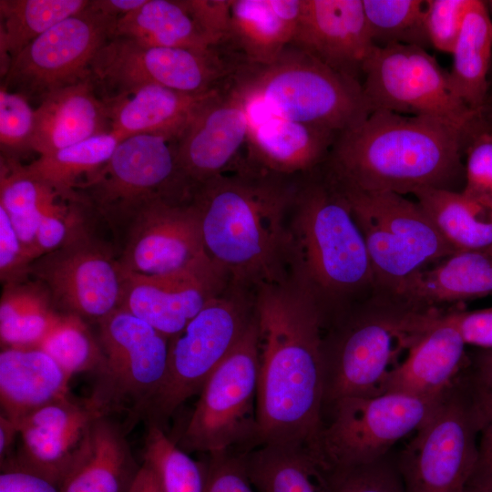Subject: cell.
Here are the masks:
<instances>
[{"mask_svg":"<svg viewBox=\"0 0 492 492\" xmlns=\"http://www.w3.org/2000/svg\"><path fill=\"white\" fill-rule=\"evenodd\" d=\"M253 307L260 362L257 446H301L319 462L324 313L289 276L257 286Z\"/></svg>","mask_w":492,"mask_h":492,"instance_id":"obj_1","label":"cell"},{"mask_svg":"<svg viewBox=\"0 0 492 492\" xmlns=\"http://www.w3.org/2000/svg\"><path fill=\"white\" fill-rule=\"evenodd\" d=\"M300 177L242 159L193 189L205 252L231 284L253 291L288 276V218Z\"/></svg>","mask_w":492,"mask_h":492,"instance_id":"obj_2","label":"cell"},{"mask_svg":"<svg viewBox=\"0 0 492 492\" xmlns=\"http://www.w3.org/2000/svg\"><path fill=\"white\" fill-rule=\"evenodd\" d=\"M462 126L430 116L373 111L337 135L323 166L341 185L363 191H460Z\"/></svg>","mask_w":492,"mask_h":492,"instance_id":"obj_3","label":"cell"},{"mask_svg":"<svg viewBox=\"0 0 492 492\" xmlns=\"http://www.w3.org/2000/svg\"><path fill=\"white\" fill-rule=\"evenodd\" d=\"M288 276L326 323L376 296L374 273L350 202L323 165L300 177L288 218Z\"/></svg>","mask_w":492,"mask_h":492,"instance_id":"obj_4","label":"cell"},{"mask_svg":"<svg viewBox=\"0 0 492 492\" xmlns=\"http://www.w3.org/2000/svg\"><path fill=\"white\" fill-rule=\"evenodd\" d=\"M434 312L374 297L328 324L323 334V411L334 402L383 394L400 354L428 326Z\"/></svg>","mask_w":492,"mask_h":492,"instance_id":"obj_5","label":"cell"},{"mask_svg":"<svg viewBox=\"0 0 492 492\" xmlns=\"http://www.w3.org/2000/svg\"><path fill=\"white\" fill-rule=\"evenodd\" d=\"M231 87L250 107L261 104L271 115L337 134L370 113L361 82L292 46L269 64L243 66Z\"/></svg>","mask_w":492,"mask_h":492,"instance_id":"obj_6","label":"cell"},{"mask_svg":"<svg viewBox=\"0 0 492 492\" xmlns=\"http://www.w3.org/2000/svg\"><path fill=\"white\" fill-rule=\"evenodd\" d=\"M485 413L469 366L395 458L407 492H465L476 469Z\"/></svg>","mask_w":492,"mask_h":492,"instance_id":"obj_7","label":"cell"},{"mask_svg":"<svg viewBox=\"0 0 492 492\" xmlns=\"http://www.w3.org/2000/svg\"><path fill=\"white\" fill-rule=\"evenodd\" d=\"M254 315L253 292L229 284L169 339L164 380L143 409L148 425L164 429L178 408L204 384L243 336Z\"/></svg>","mask_w":492,"mask_h":492,"instance_id":"obj_8","label":"cell"},{"mask_svg":"<svg viewBox=\"0 0 492 492\" xmlns=\"http://www.w3.org/2000/svg\"><path fill=\"white\" fill-rule=\"evenodd\" d=\"M341 186L364 235L377 297L396 301L417 272L456 252L417 201L388 191Z\"/></svg>","mask_w":492,"mask_h":492,"instance_id":"obj_9","label":"cell"},{"mask_svg":"<svg viewBox=\"0 0 492 492\" xmlns=\"http://www.w3.org/2000/svg\"><path fill=\"white\" fill-rule=\"evenodd\" d=\"M241 67L222 47H161L114 36L94 58L91 77L97 88L108 91L103 99L146 85L204 95L228 87Z\"/></svg>","mask_w":492,"mask_h":492,"instance_id":"obj_10","label":"cell"},{"mask_svg":"<svg viewBox=\"0 0 492 492\" xmlns=\"http://www.w3.org/2000/svg\"><path fill=\"white\" fill-rule=\"evenodd\" d=\"M113 228L158 200H188L192 188L178 166L175 141L141 134L118 143L107 163L76 189Z\"/></svg>","mask_w":492,"mask_h":492,"instance_id":"obj_11","label":"cell"},{"mask_svg":"<svg viewBox=\"0 0 492 492\" xmlns=\"http://www.w3.org/2000/svg\"><path fill=\"white\" fill-rule=\"evenodd\" d=\"M259 366L258 328L253 315L240 342L200 390L177 444L182 450L210 455L257 446Z\"/></svg>","mask_w":492,"mask_h":492,"instance_id":"obj_12","label":"cell"},{"mask_svg":"<svg viewBox=\"0 0 492 492\" xmlns=\"http://www.w3.org/2000/svg\"><path fill=\"white\" fill-rule=\"evenodd\" d=\"M97 324L101 359L89 398L105 415L128 412L134 421L164 380L169 339L121 308Z\"/></svg>","mask_w":492,"mask_h":492,"instance_id":"obj_13","label":"cell"},{"mask_svg":"<svg viewBox=\"0 0 492 492\" xmlns=\"http://www.w3.org/2000/svg\"><path fill=\"white\" fill-rule=\"evenodd\" d=\"M439 399L386 392L334 402L323 411L328 418L319 437L320 467L354 466L385 456L423 424Z\"/></svg>","mask_w":492,"mask_h":492,"instance_id":"obj_14","label":"cell"},{"mask_svg":"<svg viewBox=\"0 0 492 492\" xmlns=\"http://www.w3.org/2000/svg\"><path fill=\"white\" fill-rule=\"evenodd\" d=\"M117 21L89 3L16 55L1 86L40 103L49 94L90 77L94 58L115 36Z\"/></svg>","mask_w":492,"mask_h":492,"instance_id":"obj_15","label":"cell"},{"mask_svg":"<svg viewBox=\"0 0 492 492\" xmlns=\"http://www.w3.org/2000/svg\"><path fill=\"white\" fill-rule=\"evenodd\" d=\"M362 88L370 112L430 116L460 125L474 113L455 92L449 72L417 46H375Z\"/></svg>","mask_w":492,"mask_h":492,"instance_id":"obj_16","label":"cell"},{"mask_svg":"<svg viewBox=\"0 0 492 492\" xmlns=\"http://www.w3.org/2000/svg\"><path fill=\"white\" fill-rule=\"evenodd\" d=\"M54 308L97 323L119 309L124 272L118 255L87 227L28 267Z\"/></svg>","mask_w":492,"mask_h":492,"instance_id":"obj_17","label":"cell"},{"mask_svg":"<svg viewBox=\"0 0 492 492\" xmlns=\"http://www.w3.org/2000/svg\"><path fill=\"white\" fill-rule=\"evenodd\" d=\"M124 229L118 254L124 273L165 275L213 265L204 250L191 199L154 200L141 208Z\"/></svg>","mask_w":492,"mask_h":492,"instance_id":"obj_18","label":"cell"},{"mask_svg":"<svg viewBox=\"0 0 492 492\" xmlns=\"http://www.w3.org/2000/svg\"><path fill=\"white\" fill-rule=\"evenodd\" d=\"M250 106L231 84L210 95L175 141L180 172L192 188L235 169L247 145Z\"/></svg>","mask_w":492,"mask_h":492,"instance_id":"obj_19","label":"cell"},{"mask_svg":"<svg viewBox=\"0 0 492 492\" xmlns=\"http://www.w3.org/2000/svg\"><path fill=\"white\" fill-rule=\"evenodd\" d=\"M229 284L214 265L165 275L124 273L119 308L170 339Z\"/></svg>","mask_w":492,"mask_h":492,"instance_id":"obj_20","label":"cell"},{"mask_svg":"<svg viewBox=\"0 0 492 492\" xmlns=\"http://www.w3.org/2000/svg\"><path fill=\"white\" fill-rule=\"evenodd\" d=\"M102 415L89 397L68 394L48 403L17 423L20 449L10 457L61 487L91 424Z\"/></svg>","mask_w":492,"mask_h":492,"instance_id":"obj_21","label":"cell"},{"mask_svg":"<svg viewBox=\"0 0 492 492\" xmlns=\"http://www.w3.org/2000/svg\"><path fill=\"white\" fill-rule=\"evenodd\" d=\"M291 46L362 83L364 67L375 48L363 0H302Z\"/></svg>","mask_w":492,"mask_h":492,"instance_id":"obj_22","label":"cell"},{"mask_svg":"<svg viewBox=\"0 0 492 492\" xmlns=\"http://www.w3.org/2000/svg\"><path fill=\"white\" fill-rule=\"evenodd\" d=\"M459 330L448 311H438L426 329L387 376L383 393L396 392L437 400L449 390L470 359Z\"/></svg>","mask_w":492,"mask_h":492,"instance_id":"obj_23","label":"cell"},{"mask_svg":"<svg viewBox=\"0 0 492 492\" xmlns=\"http://www.w3.org/2000/svg\"><path fill=\"white\" fill-rule=\"evenodd\" d=\"M337 133L271 115L251 121L246 161L264 171L286 177L312 172L326 160Z\"/></svg>","mask_w":492,"mask_h":492,"instance_id":"obj_24","label":"cell"},{"mask_svg":"<svg viewBox=\"0 0 492 492\" xmlns=\"http://www.w3.org/2000/svg\"><path fill=\"white\" fill-rule=\"evenodd\" d=\"M302 0H230L225 47L244 66L275 60L296 33Z\"/></svg>","mask_w":492,"mask_h":492,"instance_id":"obj_25","label":"cell"},{"mask_svg":"<svg viewBox=\"0 0 492 492\" xmlns=\"http://www.w3.org/2000/svg\"><path fill=\"white\" fill-rule=\"evenodd\" d=\"M109 131L108 107L90 77L49 94L36 108L33 151L46 155Z\"/></svg>","mask_w":492,"mask_h":492,"instance_id":"obj_26","label":"cell"},{"mask_svg":"<svg viewBox=\"0 0 492 492\" xmlns=\"http://www.w3.org/2000/svg\"><path fill=\"white\" fill-rule=\"evenodd\" d=\"M125 436L110 415L97 417L75 456L61 492H128L141 466Z\"/></svg>","mask_w":492,"mask_h":492,"instance_id":"obj_27","label":"cell"},{"mask_svg":"<svg viewBox=\"0 0 492 492\" xmlns=\"http://www.w3.org/2000/svg\"><path fill=\"white\" fill-rule=\"evenodd\" d=\"M215 92L190 95L162 86L146 85L104 99L110 131L121 140L150 134L176 141L197 109Z\"/></svg>","mask_w":492,"mask_h":492,"instance_id":"obj_28","label":"cell"},{"mask_svg":"<svg viewBox=\"0 0 492 492\" xmlns=\"http://www.w3.org/2000/svg\"><path fill=\"white\" fill-rule=\"evenodd\" d=\"M492 295V251H456L414 275L397 302L417 310H440Z\"/></svg>","mask_w":492,"mask_h":492,"instance_id":"obj_29","label":"cell"},{"mask_svg":"<svg viewBox=\"0 0 492 492\" xmlns=\"http://www.w3.org/2000/svg\"><path fill=\"white\" fill-rule=\"evenodd\" d=\"M70 377L43 350L3 348L0 354L2 415L16 424L69 394Z\"/></svg>","mask_w":492,"mask_h":492,"instance_id":"obj_30","label":"cell"},{"mask_svg":"<svg viewBox=\"0 0 492 492\" xmlns=\"http://www.w3.org/2000/svg\"><path fill=\"white\" fill-rule=\"evenodd\" d=\"M115 36L161 47H221L199 22L188 0H146L139 8L118 19Z\"/></svg>","mask_w":492,"mask_h":492,"instance_id":"obj_31","label":"cell"},{"mask_svg":"<svg viewBox=\"0 0 492 492\" xmlns=\"http://www.w3.org/2000/svg\"><path fill=\"white\" fill-rule=\"evenodd\" d=\"M451 55L449 76L454 90L472 112H477L485 107L490 92L492 19L486 1H470Z\"/></svg>","mask_w":492,"mask_h":492,"instance_id":"obj_32","label":"cell"},{"mask_svg":"<svg viewBox=\"0 0 492 492\" xmlns=\"http://www.w3.org/2000/svg\"><path fill=\"white\" fill-rule=\"evenodd\" d=\"M413 195L455 251H492V208L461 190L426 189Z\"/></svg>","mask_w":492,"mask_h":492,"instance_id":"obj_33","label":"cell"},{"mask_svg":"<svg viewBox=\"0 0 492 492\" xmlns=\"http://www.w3.org/2000/svg\"><path fill=\"white\" fill-rule=\"evenodd\" d=\"M242 456L256 492H325L321 467L301 446L265 444Z\"/></svg>","mask_w":492,"mask_h":492,"instance_id":"obj_34","label":"cell"},{"mask_svg":"<svg viewBox=\"0 0 492 492\" xmlns=\"http://www.w3.org/2000/svg\"><path fill=\"white\" fill-rule=\"evenodd\" d=\"M21 282L5 284L0 302V339L4 348L38 347L58 321L46 289Z\"/></svg>","mask_w":492,"mask_h":492,"instance_id":"obj_35","label":"cell"},{"mask_svg":"<svg viewBox=\"0 0 492 492\" xmlns=\"http://www.w3.org/2000/svg\"><path fill=\"white\" fill-rule=\"evenodd\" d=\"M120 141L112 131L98 134L41 155L26 168L32 176L62 197L78 200L77 186L107 163Z\"/></svg>","mask_w":492,"mask_h":492,"instance_id":"obj_36","label":"cell"},{"mask_svg":"<svg viewBox=\"0 0 492 492\" xmlns=\"http://www.w3.org/2000/svg\"><path fill=\"white\" fill-rule=\"evenodd\" d=\"M87 0H1V76L28 44L61 21L86 9Z\"/></svg>","mask_w":492,"mask_h":492,"instance_id":"obj_37","label":"cell"},{"mask_svg":"<svg viewBox=\"0 0 492 492\" xmlns=\"http://www.w3.org/2000/svg\"><path fill=\"white\" fill-rule=\"evenodd\" d=\"M363 5L375 46H431L425 23V1L363 0Z\"/></svg>","mask_w":492,"mask_h":492,"instance_id":"obj_38","label":"cell"},{"mask_svg":"<svg viewBox=\"0 0 492 492\" xmlns=\"http://www.w3.org/2000/svg\"><path fill=\"white\" fill-rule=\"evenodd\" d=\"M143 462L154 471L161 492L205 491V463L192 459L162 428L148 425Z\"/></svg>","mask_w":492,"mask_h":492,"instance_id":"obj_39","label":"cell"},{"mask_svg":"<svg viewBox=\"0 0 492 492\" xmlns=\"http://www.w3.org/2000/svg\"><path fill=\"white\" fill-rule=\"evenodd\" d=\"M465 183L461 191L492 208V115L484 108L472 113L461 128Z\"/></svg>","mask_w":492,"mask_h":492,"instance_id":"obj_40","label":"cell"},{"mask_svg":"<svg viewBox=\"0 0 492 492\" xmlns=\"http://www.w3.org/2000/svg\"><path fill=\"white\" fill-rule=\"evenodd\" d=\"M71 378L74 374L95 372L101 352L86 321L61 313L58 321L38 346Z\"/></svg>","mask_w":492,"mask_h":492,"instance_id":"obj_41","label":"cell"},{"mask_svg":"<svg viewBox=\"0 0 492 492\" xmlns=\"http://www.w3.org/2000/svg\"><path fill=\"white\" fill-rule=\"evenodd\" d=\"M321 470L325 492H407L390 453L368 464Z\"/></svg>","mask_w":492,"mask_h":492,"instance_id":"obj_42","label":"cell"},{"mask_svg":"<svg viewBox=\"0 0 492 492\" xmlns=\"http://www.w3.org/2000/svg\"><path fill=\"white\" fill-rule=\"evenodd\" d=\"M0 207L11 220L39 213L54 190L32 176L18 159L1 157Z\"/></svg>","mask_w":492,"mask_h":492,"instance_id":"obj_43","label":"cell"},{"mask_svg":"<svg viewBox=\"0 0 492 492\" xmlns=\"http://www.w3.org/2000/svg\"><path fill=\"white\" fill-rule=\"evenodd\" d=\"M35 130L36 108L21 94L1 86V157L17 159L20 154L33 150Z\"/></svg>","mask_w":492,"mask_h":492,"instance_id":"obj_44","label":"cell"},{"mask_svg":"<svg viewBox=\"0 0 492 492\" xmlns=\"http://www.w3.org/2000/svg\"><path fill=\"white\" fill-rule=\"evenodd\" d=\"M471 0H426L425 23L431 46L451 54Z\"/></svg>","mask_w":492,"mask_h":492,"instance_id":"obj_45","label":"cell"},{"mask_svg":"<svg viewBox=\"0 0 492 492\" xmlns=\"http://www.w3.org/2000/svg\"><path fill=\"white\" fill-rule=\"evenodd\" d=\"M204 492H256L248 477L242 452L209 455Z\"/></svg>","mask_w":492,"mask_h":492,"instance_id":"obj_46","label":"cell"},{"mask_svg":"<svg viewBox=\"0 0 492 492\" xmlns=\"http://www.w3.org/2000/svg\"><path fill=\"white\" fill-rule=\"evenodd\" d=\"M31 261L6 211L0 207V277L5 284L21 282L27 275Z\"/></svg>","mask_w":492,"mask_h":492,"instance_id":"obj_47","label":"cell"},{"mask_svg":"<svg viewBox=\"0 0 492 492\" xmlns=\"http://www.w3.org/2000/svg\"><path fill=\"white\" fill-rule=\"evenodd\" d=\"M448 313L466 345L492 349V307L476 311L450 310Z\"/></svg>","mask_w":492,"mask_h":492,"instance_id":"obj_48","label":"cell"},{"mask_svg":"<svg viewBox=\"0 0 492 492\" xmlns=\"http://www.w3.org/2000/svg\"><path fill=\"white\" fill-rule=\"evenodd\" d=\"M0 492H61V488L12 458H6L1 462Z\"/></svg>","mask_w":492,"mask_h":492,"instance_id":"obj_49","label":"cell"},{"mask_svg":"<svg viewBox=\"0 0 492 492\" xmlns=\"http://www.w3.org/2000/svg\"><path fill=\"white\" fill-rule=\"evenodd\" d=\"M476 385L485 413V424L479 436L476 469L469 483L492 485V393L477 383Z\"/></svg>","mask_w":492,"mask_h":492,"instance_id":"obj_50","label":"cell"},{"mask_svg":"<svg viewBox=\"0 0 492 492\" xmlns=\"http://www.w3.org/2000/svg\"><path fill=\"white\" fill-rule=\"evenodd\" d=\"M469 359V371L476 383L492 393V349H478Z\"/></svg>","mask_w":492,"mask_h":492,"instance_id":"obj_51","label":"cell"},{"mask_svg":"<svg viewBox=\"0 0 492 492\" xmlns=\"http://www.w3.org/2000/svg\"><path fill=\"white\" fill-rule=\"evenodd\" d=\"M146 0H93L90 6L105 15L120 18L137 10Z\"/></svg>","mask_w":492,"mask_h":492,"instance_id":"obj_52","label":"cell"},{"mask_svg":"<svg viewBox=\"0 0 492 492\" xmlns=\"http://www.w3.org/2000/svg\"><path fill=\"white\" fill-rule=\"evenodd\" d=\"M18 436V426L15 422L5 415H0V460L4 461L11 456V446Z\"/></svg>","mask_w":492,"mask_h":492,"instance_id":"obj_53","label":"cell"},{"mask_svg":"<svg viewBox=\"0 0 492 492\" xmlns=\"http://www.w3.org/2000/svg\"><path fill=\"white\" fill-rule=\"evenodd\" d=\"M128 492H161L154 471L145 462L141 465L138 476Z\"/></svg>","mask_w":492,"mask_h":492,"instance_id":"obj_54","label":"cell"},{"mask_svg":"<svg viewBox=\"0 0 492 492\" xmlns=\"http://www.w3.org/2000/svg\"><path fill=\"white\" fill-rule=\"evenodd\" d=\"M465 492H492V485L469 483Z\"/></svg>","mask_w":492,"mask_h":492,"instance_id":"obj_55","label":"cell"},{"mask_svg":"<svg viewBox=\"0 0 492 492\" xmlns=\"http://www.w3.org/2000/svg\"><path fill=\"white\" fill-rule=\"evenodd\" d=\"M487 2V7L489 9V11L492 12V0L490 1H486ZM491 69H492V67H491ZM489 97H492V78H491V81H490V92H489Z\"/></svg>","mask_w":492,"mask_h":492,"instance_id":"obj_56","label":"cell"},{"mask_svg":"<svg viewBox=\"0 0 492 492\" xmlns=\"http://www.w3.org/2000/svg\"><path fill=\"white\" fill-rule=\"evenodd\" d=\"M484 108L492 114V104H487Z\"/></svg>","mask_w":492,"mask_h":492,"instance_id":"obj_57","label":"cell"},{"mask_svg":"<svg viewBox=\"0 0 492 492\" xmlns=\"http://www.w3.org/2000/svg\"><path fill=\"white\" fill-rule=\"evenodd\" d=\"M489 103L492 104V97L489 99Z\"/></svg>","mask_w":492,"mask_h":492,"instance_id":"obj_58","label":"cell"},{"mask_svg":"<svg viewBox=\"0 0 492 492\" xmlns=\"http://www.w3.org/2000/svg\"><path fill=\"white\" fill-rule=\"evenodd\" d=\"M485 109H486V108H485ZM486 110H487V109H486ZM487 112H488V111H487ZM488 113H489V112H488ZM489 114H491V113H489ZM491 115H492V114H491Z\"/></svg>","mask_w":492,"mask_h":492,"instance_id":"obj_59","label":"cell"}]
</instances>
